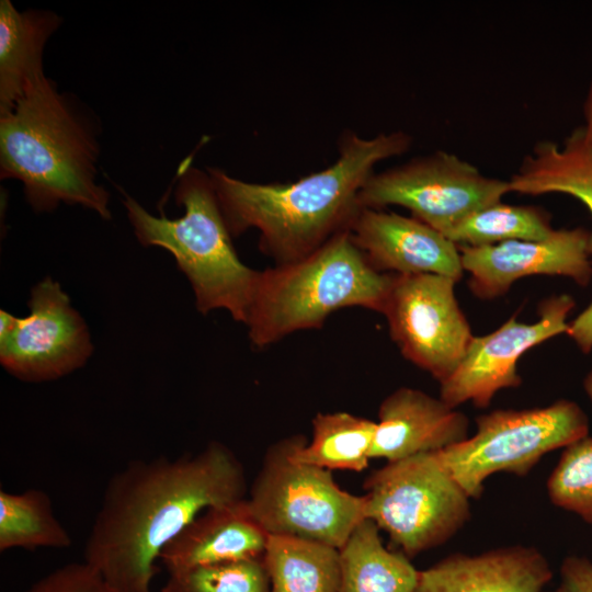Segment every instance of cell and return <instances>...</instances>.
Listing matches in <instances>:
<instances>
[{
    "instance_id": "cell-11",
    "label": "cell",
    "mask_w": 592,
    "mask_h": 592,
    "mask_svg": "<svg viewBox=\"0 0 592 592\" xmlns=\"http://www.w3.org/2000/svg\"><path fill=\"white\" fill-rule=\"evenodd\" d=\"M29 315L0 311V363L27 383L60 378L82 367L93 352L89 329L69 296L50 276L31 289Z\"/></svg>"
},
{
    "instance_id": "cell-30",
    "label": "cell",
    "mask_w": 592,
    "mask_h": 592,
    "mask_svg": "<svg viewBox=\"0 0 592 592\" xmlns=\"http://www.w3.org/2000/svg\"><path fill=\"white\" fill-rule=\"evenodd\" d=\"M584 125L580 126L584 139L592 145V82L584 102Z\"/></svg>"
},
{
    "instance_id": "cell-15",
    "label": "cell",
    "mask_w": 592,
    "mask_h": 592,
    "mask_svg": "<svg viewBox=\"0 0 592 592\" xmlns=\"http://www.w3.org/2000/svg\"><path fill=\"white\" fill-rule=\"evenodd\" d=\"M376 423L369 455L387 463L437 453L468 437L463 412L410 387H400L382 401Z\"/></svg>"
},
{
    "instance_id": "cell-27",
    "label": "cell",
    "mask_w": 592,
    "mask_h": 592,
    "mask_svg": "<svg viewBox=\"0 0 592 592\" xmlns=\"http://www.w3.org/2000/svg\"><path fill=\"white\" fill-rule=\"evenodd\" d=\"M25 592H116L87 562L60 567L35 582Z\"/></svg>"
},
{
    "instance_id": "cell-31",
    "label": "cell",
    "mask_w": 592,
    "mask_h": 592,
    "mask_svg": "<svg viewBox=\"0 0 592 592\" xmlns=\"http://www.w3.org/2000/svg\"><path fill=\"white\" fill-rule=\"evenodd\" d=\"M583 388H584L585 395L592 401V368L589 371V373L585 375L583 379Z\"/></svg>"
},
{
    "instance_id": "cell-10",
    "label": "cell",
    "mask_w": 592,
    "mask_h": 592,
    "mask_svg": "<svg viewBox=\"0 0 592 592\" xmlns=\"http://www.w3.org/2000/svg\"><path fill=\"white\" fill-rule=\"evenodd\" d=\"M456 282L437 274H392L380 312L403 357L440 383L457 368L474 338Z\"/></svg>"
},
{
    "instance_id": "cell-21",
    "label": "cell",
    "mask_w": 592,
    "mask_h": 592,
    "mask_svg": "<svg viewBox=\"0 0 592 592\" xmlns=\"http://www.w3.org/2000/svg\"><path fill=\"white\" fill-rule=\"evenodd\" d=\"M376 421L345 411L319 412L311 440L295 434L292 458L328 470L363 471L368 467Z\"/></svg>"
},
{
    "instance_id": "cell-17",
    "label": "cell",
    "mask_w": 592,
    "mask_h": 592,
    "mask_svg": "<svg viewBox=\"0 0 592 592\" xmlns=\"http://www.w3.org/2000/svg\"><path fill=\"white\" fill-rule=\"evenodd\" d=\"M269 536L252 515L246 498L202 512L166 546L159 560L171 573L262 558Z\"/></svg>"
},
{
    "instance_id": "cell-28",
    "label": "cell",
    "mask_w": 592,
    "mask_h": 592,
    "mask_svg": "<svg viewBox=\"0 0 592 592\" xmlns=\"http://www.w3.org/2000/svg\"><path fill=\"white\" fill-rule=\"evenodd\" d=\"M555 592H592V560L569 556L560 567V581Z\"/></svg>"
},
{
    "instance_id": "cell-29",
    "label": "cell",
    "mask_w": 592,
    "mask_h": 592,
    "mask_svg": "<svg viewBox=\"0 0 592 592\" xmlns=\"http://www.w3.org/2000/svg\"><path fill=\"white\" fill-rule=\"evenodd\" d=\"M567 334L584 354L592 351V303L569 322Z\"/></svg>"
},
{
    "instance_id": "cell-12",
    "label": "cell",
    "mask_w": 592,
    "mask_h": 592,
    "mask_svg": "<svg viewBox=\"0 0 592 592\" xmlns=\"http://www.w3.org/2000/svg\"><path fill=\"white\" fill-rule=\"evenodd\" d=\"M574 306V299L568 294L551 296L539 305V318L535 322H521L514 315L493 332L474 335L457 368L440 383V398L453 408L466 402L485 408L499 390L520 386L517 362L521 356L567 333L568 316Z\"/></svg>"
},
{
    "instance_id": "cell-16",
    "label": "cell",
    "mask_w": 592,
    "mask_h": 592,
    "mask_svg": "<svg viewBox=\"0 0 592 592\" xmlns=\"http://www.w3.org/2000/svg\"><path fill=\"white\" fill-rule=\"evenodd\" d=\"M553 570L534 547L509 546L456 554L419 570L414 592H542Z\"/></svg>"
},
{
    "instance_id": "cell-7",
    "label": "cell",
    "mask_w": 592,
    "mask_h": 592,
    "mask_svg": "<svg viewBox=\"0 0 592 592\" xmlns=\"http://www.w3.org/2000/svg\"><path fill=\"white\" fill-rule=\"evenodd\" d=\"M366 519L409 558L451 539L469 520V496L436 453L386 463L364 482Z\"/></svg>"
},
{
    "instance_id": "cell-3",
    "label": "cell",
    "mask_w": 592,
    "mask_h": 592,
    "mask_svg": "<svg viewBox=\"0 0 592 592\" xmlns=\"http://www.w3.org/2000/svg\"><path fill=\"white\" fill-rule=\"evenodd\" d=\"M99 153L91 121L46 76L0 115V177L20 181L36 212L65 203L110 219V195L96 183Z\"/></svg>"
},
{
    "instance_id": "cell-8",
    "label": "cell",
    "mask_w": 592,
    "mask_h": 592,
    "mask_svg": "<svg viewBox=\"0 0 592 592\" xmlns=\"http://www.w3.org/2000/svg\"><path fill=\"white\" fill-rule=\"evenodd\" d=\"M473 436L437 456L471 499L497 473L527 475L549 452L565 448L589 433V420L574 401L560 399L532 409H499L479 415Z\"/></svg>"
},
{
    "instance_id": "cell-4",
    "label": "cell",
    "mask_w": 592,
    "mask_h": 592,
    "mask_svg": "<svg viewBox=\"0 0 592 592\" xmlns=\"http://www.w3.org/2000/svg\"><path fill=\"white\" fill-rule=\"evenodd\" d=\"M123 196L137 240L172 254L191 284L197 311L225 309L244 325L259 271L238 257L208 172L189 159L181 164L174 198L184 214L178 218L153 216L127 193Z\"/></svg>"
},
{
    "instance_id": "cell-14",
    "label": "cell",
    "mask_w": 592,
    "mask_h": 592,
    "mask_svg": "<svg viewBox=\"0 0 592 592\" xmlns=\"http://www.w3.org/2000/svg\"><path fill=\"white\" fill-rule=\"evenodd\" d=\"M349 231L369 263L382 273L437 274L455 281L463 275L457 244L413 216L360 207Z\"/></svg>"
},
{
    "instance_id": "cell-23",
    "label": "cell",
    "mask_w": 592,
    "mask_h": 592,
    "mask_svg": "<svg viewBox=\"0 0 592 592\" xmlns=\"http://www.w3.org/2000/svg\"><path fill=\"white\" fill-rule=\"evenodd\" d=\"M71 537L54 514L52 501L39 489L21 493L0 491V550L66 548Z\"/></svg>"
},
{
    "instance_id": "cell-5",
    "label": "cell",
    "mask_w": 592,
    "mask_h": 592,
    "mask_svg": "<svg viewBox=\"0 0 592 592\" xmlns=\"http://www.w3.org/2000/svg\"><path fill=\"white\" fill-rule=\"evenodd\" d=\"M392 274L377 271L350 231L334 236L309 255L259 271L246 326L253 349L319 329L342 308L382 312Z\"/></svg>"
},
{
    "instance_id": "cell-22",
    "label": "cell",
    "mask_w": 592,
    "mask_h": 592,
    "mask_svg": "<svg viewBox=\"0 0 592 592\" xmlns=\"http://www.w3.org/2000/svg\"><path fill=\"white\" fill-rule=\"evenodd\" d=\"M270 592H339V549L307 539L270 535L263 555Z\"/></svg>"
},
{
    "instance_id": "cell-20",
    "label": "cell",
    "mask_w": 592,
    "mask_h": 592,
    "mask_svg": "<svg viewBox=\"0 0 592 592\" xmlns=\"http://www.w3.org/2000/svg\"><path fill=\"white\" fill-rule=\"evenodd\" d=\"M379 532L364 519L339 548V592H414L419 570L402 551L386 548Z\"/></svg>"
},
{
    "instance_id": "cell-9",
    "label": "cell",
    "mask_w": 592,
    "mask_h": 592,
    "mask_svg": "<svg viewBox=\"0 0 592 592\" xmlns=\"http://www.w3.org/2000/svg\"><path fill=\"white\" fill-rule=\"evenodd\" d=\"M510 192L508 180L489 178L457 155L439 150L374 172L358 193V205L373 209L401 206L444 235Z\"/></svg>"
},
{
    "instance_id": "cell-6",
    "label": "cell",
    "mask_w": 592,
    "mask_h": 592,
    "mask_svg": "<svg viewBox=\"0 0 592 592\" xmlns=\"http://www.w3.org/2000/svg\"><path fill=\"white\" fill-rule=\"evenodd\" d=\"M294 439L267 447L247 498L249 509L269 535L339 549L366 519L365 496L339 487L331 470L293 459Z\"/></svg>"
},
{
    "instance_id": "cell-18",
    "label": "cell",
    "mask_w": 592,
    "mask_h": 592,
    "mask_svg": "<svg viewBox=\"0 0 592 592\" xmlns=\"http://www.w3.org/2000/svg\"><path fill=\"white\" fill-rule=\"evenodd\" d=\"M61 18L47 10L19 11L0 1V115L11 111L26 89L45 77L43 52Z\"/></svg>"
},
{
    "instance_id": "cell-19",
    "label": "cell",
    "mask_w": 592,
    "mask_h": 592,
    "mask_svg": "<svg viewBox=\"0 0 592 592\" xmlns=\"http://www.w3.org/2000/svg\"><path fill=\"white\" fill-rule=\"evenodd\" d=\"M508 181L511 192L570 195L582 202L592 216V145L584 139L580 127L573 129L562 145L539 141Z\"/></svg>"
},
{
    "instance_id": "cell-25",
    "label": "cell",
    "mask_w": 592,
    "mask_h": 592,
    "mask_svg": "<svg viewBox=\"0 0 592 592\" xmlns=\"http://www.w3.org/2000/svg\"><path fill=\"white\" fill-rule=\"evenodd\" d=\"M553 504L592 524V437L565 447L547 480Z\"/></svg>"
},
{
    "instance_id": "cell-1",
    "label": "cell",
    "mask_w": 592,
    "mask_h": 592,
    "mask_svg": "<svg viewBox=\"0 0 592 592\" xmlns=\"http://www.w3.org/2000/svg\"><path fill=\"white\" fill-rule=\"evenodd\" d=\"M246 493L243 466L220 442L175 459L134 460L106 485L84 562L116 592H150L166 546L205 510Z\"/></svg>"
},
{
    "instance_id": "cell-13",
    "label": "cell",
    "mask_w": 592,
    "mask_h": 592,
    "mask_svg": "<svg viewBox=\"0 0 592 592\" xmlns=\"http://www.w3.org/2000/svg\"><path fill=\"white\" fill-rule=\"evenodd\" d=\"M591 232L576 227L555 229L543 240H510L483 247H459L468 286L483 299L505 294L511 285L531 275H557L587 287L592 280Z\"/></svg>"
},
{
    "instance_id": "cell-2",
    "label": "cell",
    "mask_w": 592,
    "mask_h": 592,
    "mask_svg": "<svg viewBox=\"0 0 592 592\" xmlns=\"http://www.w3.org/2000/svg\"><path fill=\"white\" fill-rule=\"evenodd\" d=\"M410 146L411 136L402 130L372 138L346 130L335 161L295 182L253 183L218 168H207V172L231 236L257 229L261 252L281 265L309 255L348 231L360 209L358 193L374 167Z\"/></svg>"
},
{
    "instance_id": "cell-26",
    "label": "cell",
    "mask_w": 592,
    "mask_h": 592,
    "mask_svg": "<svg viewBox=\"0 0 592 592\" xmlns=\"http://www.w3.org/2000/svg\"><path fill=\"white\" fill-rule=\"evenodd\" d=\"M161 592H270V579L262 557L171 572Z\"/></svg>"
},
{
    "instance_id": "cell-24",
    "label": "cell",
    "mask_w": 592,
    "mask_h": 592,
    "mask_svg": "<svg viewBox=\"0 0 592 592\" xmlns=\"http://www.w3.org/2000/svg\"><path fill=\"white\" fill-rule=\"evenodd\" d=\"M554 231L550 217L540 208L499 202L462 219L444 236L459 247H483L510 240H543Z\"/></svg>"
}]
</instances>
